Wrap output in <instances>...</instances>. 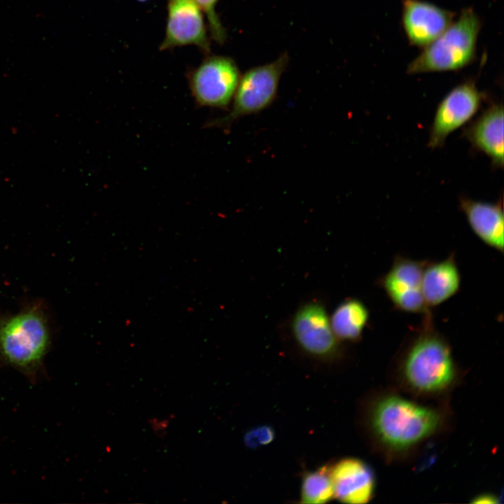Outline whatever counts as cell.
<instances>
[{
  "label": "cell",
  "instance_id": "19",
  "mask_svg": "<svg viewBox=\"0 0 504 504\" xmlns=\"http://www.w3.org/2000/svg\"><path fill=\"white\" fill-rule=\"evenodd\" d=\"M274 430L269 425H261L248 430L244 436V444L248 449L266 446L274 439Z\"/></svg>",
  "mask_w": 504,
  "mask_h": 504
},
{
  "label": "cell",
  "instance_id": "10",
  "mask_svg": "<svg viewBox=\"0 0 504 504\" xmlns=\"http://www.w3.org/2000/svg\"><path fill=\"white\" fill-rule=\"evenodd\" d=\"M482 94L471 80L453 88L442 99L436 111L431 127L428 146H443L453 131L470 120L477 111Z\"/></svg>",
  "mask_w": 504,
  "mask_h": 504
},
{
  "label": "cell",
  "instance_id": "11",
  "mask_svg": "<svg viewBox=\"0 0 504 504\" xmlns=\"http://www.w3.org/2000/svg\"><path fill=\"white\" fill-rule=\"evenodd\" d=\"M454 13L423 0H403L402 23L409 43L424 48L452 23Z\"/></svg>",
  "mask_w": 504,
  "mask_h": 504
},
{
  "label": "cell",
  "instance_id": "22",
  "mask_svg": "<svg viewBox=\"0 0 504 504\" xmlns=\"http://www.w3.org/2000/svg\"><path fill=\"white\" fill-rule=\"evenodd\" d=\"M139 1H144V0H139Z\"/></svg>",
  "mask_w": 504,
  "mask_h": 504
},
{
  "label": "cell",
  "instance_id": "9",
  "mask_svg": "<svg viewBox=\"0 0 504 504\" xmlns=\"http://www.w3.org/2000/svg\"><path fill=\"white\" fill-rule=\"evenodd\" d=\"M167 19L160 50L195 46L210 52L204 13L195 0H167Z\"/></svg>",
  "mask_w": 504,
  "mask_h": 504
},
{
  "label": "cell",
  "instance_id": "17",
  "mask_svg": "<svg viewBox=\"0 0 504 504\" xmlns=\"http://www.w3.org/2000/svg\"><path fill=\"white\" fill-rule=\"evenodd\" d=\"M334 498V490L329 465L303 473L300 488V503H326Z\"/></svg>",
  "mask_w": 504,
  "mask_h": 504
},
{
  "label": "cell",
  "instance_id": "12",
  "mask_svg": "<svg viewBox=\"0 0 504 504\" xmlns=\"http://www.w3.org/2000/svg\"><path fill=\"white\" fill-rule=\"evenodd\" d=\"M334 498L349 504H363L372 498L374 475L363 461L347 457L329 465Z\"/></svg>",
  "mask_w": 504,
  "mask_h": 504
},
{
  "label": "cell",
  "instance_id": "5",
  "mask_svg": "<svg viewBox=\"0 0 504 504\" xmlns=\"http://www.w3.org/2000/svg\"><path fill=\"white\" fill-rule=\"evenodd\" d=\"M288 62V56L284 53L271 63L246 71L240 76L229 113L208 121L206 127L226 130L237 119L270 107L276 97Z\"/></svg>",
  "mask_w": 504,
  "mask_h": 504
},
{
  "label": "cell",
  "instance_id": "8",
  "mask_svg": "<svg viewBox=\"0 0 504 504\" xmlns=\"http://www.w3.org/2000/svg\"><path fill=\"white\" fill-rule=\"evenodd\" d=\"M426 260L396 257L379 285L399 310L412 314L430 312L421 291V277Z\"/></svg>",
  "mask_w": 504,
  "mask_h": 504
},
{
  "label": "cell",
  "instance_id": "6",
  "mask_svg": "<svg viewBox=\"0 0 504 504\" xmlns=\"http://www.w3.org/2000/svg\"><path fill=\"white\" fill-rule=\"evenodd\" d=\"M289 328L298 351L321 364H335L342 357L341 341L331 327L325 304L318 299L300 304L291 316Z\"/></svg>",
  "mask_w": 504,
  "mask_h": 504
},
{
  "label": "cell",
  "instance_id": "7",
  "mask_svg": "<svg viewBox=\"0 0 504 504\" xmlns=\"http://www.w3.org/2000/svg\"><path fill=\"white\" fill-rule=\"evenodd\" d=\"M240 76L231 57L211 55L188 73V80L197 106L224 109L232 101Z\"/></svg>",
  "mask_w": 504,
  "mask_h": 504
},
{
  "label": "cell",
  "instance_id": "3",
  "mask_svg": "<svg viewBox=\"0 0 504 504\" xmlns=\"http://www.w3.org/2000/svg\"><path fill=\"white\" fill-rule=\"evenodd\" d=\"M50 345L48 321L39 304L0 318V359L28 377L36 376Z\"/></svg>",
  "mask_w": 504,
  "mask_h": 504
},
{
  "label": "cell",
  "instance_id": "21",
  "mask_svg": "<svg viewBox=\"0 0 504 504\" xmlns=\"http://www.w3.org/2000/svg\"><path fill=\"white\" fill-rule=\"evenodd\" d=\"M151 422L152 428L157 432H162V430H164L168 426L167 421H152Z\"/></svg>",
  "mask_w": 504,
  "mask_h": 504
},
{
  "label": "cell",
  "instance_id": "1",
  "mask_svg": "<svg viewBox=\"0 0 504 504\" xmlns=\"http://www.w3.org/2000/svg\"><path fill=\"white\" fill-rule=\"evenodd\" d=\"M431 313L424 316L418 332L405 349L401 372L406 384L415 392L435 394L454 382L456 367L450 346L435 328Z\"/></svg>",
  "mask_w": 504,
  "mask_h": 504
},
{
  "label": "cell",
  "instance_id": "13",
  "mask_svg": "<svg viewBox=\"0 0 504 504\" xmlns=\"http://www.w3.org/2000/svg\"><path fill=\"white\" fill-rule=\"evenodd\" d=\"M460 207L474 233L487 246L503 253L504 218L501 204L463 198Z\"/></svg>",
  "mask_w": 504,
  "mask_h": 504
},
{
  "label": "cell",
  "instance_id": "14",
  "mask_svg": "<svg viewBox=\"0 0 504 504\" xmlns=\"http://www.w3.org/2000/svg\"><path fill=\"white\" fill-rule=\"evenodd\" d=\"M461 274L454 254L426 264L421 277V291L428 308L442 304L460 289Z\"/></svg>",
  "mask_w": 504,
  "mask_h": 504
},
{
  "label": "cell",
  "instance_id": "20",
  "mask_svg": "<svg viewBox=\"0 0 504 504\" xmlns=\"http://www.w3.org/2000/svg\"><path fill=\"white\" fill-rule=\"evenodd\" d=\"M472 503H497V498L493 495L490 494H482L477 496L474 498Z\"/></svg>",
  "mask_w": 504,
  "mask_h": 504
},
{
  "label": "cell",
  "instance_id": "2",
  "mask_svg": "<svg viewBox=\"0 0 504 504\" xmlns=\"http://www.w3.org/2000/svg\"><path fill=\"white\" fill-rule=\"evenodd\" d=\"M368 419L373 435L395 451L419 444L433 435L441 424L435 410L395 395L384 396L374 402Z\"/></svg>",
  "mask_w": 504,
  "mask_h": 504
},
{
  "label": "cell",
  "instance_id": "18",
  "mask_svg": "<svg viewBox=\"0 0 504 504\" xmlns=\"http://www.w3.org/2000/svg\"><path fill=\"white\" fill-rule=\"evenodd\" d=\"M207 18L211 37L223 44L226 39V31L216 12L218 0H195Z\"/></svg>",
  "mask_w": 504,
  "mask_h": 504
},
{
  "label": "cell",
  "instance_id": "4",
  "mask_svg": "<svg viewBox=\"0 0 504 504\" xmlns=\"http://www.w3.org/2000/svg\"><path fill=\"white\" fill-rule=\"evenodd\" d=\"M480 29L475 11L463 9L458 19L409 64L407 73L456 71L469 65L475 59Z\"/></svg>",
  "mask_w": 504,
  "mask_h": 504
},
{
  "label": "cell",
  "instance_id": "15",
  "mask_svg": "<svg viewBox=\"0 0 504 504\" xmlns=\"http://www.w3.org/2000/svg\"><path fill=\"white\" fill-rule=\"evenodd\" d=\"M472 144L490 158L495 167H503V107L494 104L468 130Z\"/></svg>",
  "mask_w": 504,
  "mask_h": 504
},
{
  "label": "cell",
  "instance_id": "16",
  "mask_svg": "<svg viewBox=\"0 0 504 504\" xmlns=\"http://www.w3.org/2000/svg\"><path fill=\"white\" fill-rule=\"evenodd\" d=\"M370 318L363 302L347 298L340 302L330 316L332 330L341 342H358L362 337Z\"/></svg>",
  "mask_w": 504,
  "mask_h": 504
}]
</instances>
